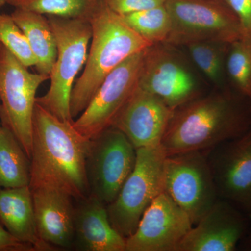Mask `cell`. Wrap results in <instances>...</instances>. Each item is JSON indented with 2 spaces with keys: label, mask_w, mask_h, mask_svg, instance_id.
<instances>
[{
  "label": "cell",
  "mask_w": 251,
  "mask_h": 251,
  "mask_svg": "<svg viewBox=\"0 0 251 251\" xmlns=\"http://www.w3.org/2000/svg\"><path fill=\"white\" fill-rule=\"evenodd\" d=\"M36 102L33 115L29 187L54 188L76 202L90 195L87 158L90 140Z\"/></svg>",
  "instance_id": "1"
},
{
  "label": "cell",
  "mask_w": 251,
  "mask_h": 251,
  "mask_svg": "<svg viewBox=\"0 0 251 251\" xmlns=\"http://www.w3.org/2000/svg\"><path fill=\"white\" fill-rule=\"evenodd\" d=\"M251 127V100L227 87L217 89L173 110L161 146L167 156L207 151Z\"/></svg>",
  "instance_id": "2"
},
{
  "label": "cell",
  "mask_w": 251,
  "mask_h": 251,
  "mask_svg": "<svg viewBox=\"0 0 251 251\" xmlns=\"http://www.w3.org/2000/svg\"><path fill=\"white\" fill-rule=\"evenodd\" d=\"M88 20L92 33L87 59L71 95L70 112L74 120L85 110L105 77L115 68L152 45L100 0Z\"/></svg>",
  "instance_id": "3"
},
{
  "label": "cell",
  "mask_w": 251,
  "mask_h": 251,
  "mask_svg": "<svg viewBox=\"0 0 251 251\" xmlns=\"http://www.w3.org/2000/svg\"><path fill=\"white\" fill-rule=\"evenodd\" d=\"M57 41V55L50 75V85L36 102L62 121L74 122L71 95L75 78L87 59L92 26L87 18L48 16Z\"/></svg>",
  "instance_id": "4"
},
{
  "label": "cell",
  "mask_w": 251,
  "mask_h": 251,
  "mask_svg": "<svg viewBox=\"0 0 251 251\" xmlns=\"http://www.w3.org/2000/svg\"><path fill=\"white\" fill-rule=\"evenodd\" d=\"M166 156L161 146L136 149L133 171L115 201L106 206L112 226L126 239L135 232L145 211L163 192Z\"/></svg>",
  "instance_id": "5"
},
{
  "label": "cell",
  "mask_w": 251,
  "mask_h": 251,
  "mask_svg": "<svg viewBox=\"0 0 251 251\" xmlns=\"http://www.w3.org/2000/svg\"><path fill=\"white\" fill-rule=\"evenodd\" d=\"M50 75L33 74L4 46L0 45V120L14 133L29 159L36 94Z\"/></svg>",
  "instance_id": "6"
},
{
  "label": "cell",
  "mask_w": 251,
  "mask_h": 251,
  "mask_svg": "<svg viewBox=\"0 0 251 251\" xmlns=\"http://www.w3.org/2000/svg\"><path fill=\"white\" fill-rule=\"evenodd\" d=\"M165 6L171 19V33L166 44H231L242 39L237 18L223 0H166Z\"/></svg>",
  "instance_id": "7"
},
{
  "label": "cell",
  "mask_w": 251,
  "mask_h": 251,
  "mask_svg": "<svg viewBox=\"0 0 251 251\" xmlns=\"http://www.w3.org/2000/svg\"><path fill=\"white\" fill-rule=\"evenodd\" d=\"M163 192L188 214L193 226L219 199L205 151L168 155Z\"/></svg>",
  "instance_id": "8"
},
{
  "label": "cell",
  "mask_w": 251,
  "mask_h": 251,
  "mask_svg": "<svg viewBox=\"0 0 251 251\" xmlns=\"http://www.w3.org/2000/svg\"><path fill=\"white\" fill-rule=\"evenodd\" d=\"M136 149L112 126L90 140L87 174L90 196L105 205L113 202L134 168Z\"/></svg>",
  "instance_id": "9"
},
{
  "label": "cell",
  "mask_w": 251,
  "mask_h": 251,
  "mask_svg": "<svg viewBox=\"0 0 251 251\" xmlns=\"http://www.w3.org/2000/svg\"><path fill=\"white\" fill-rule=\"evenodd\" d=\"M138 87L163 100L173 110L203 95L188 66L166 43L144 51Z\"/></svg>",
  "instance_id": "10"
},
{
  "label": "cell",
  "mask_w": 251,
  "mask_h": 251,
  "mask_svg": "<svg viewBox=\"0 0 251 251\" xmlns=\"http://www.w3.org/2000/svg\"><path fill=\"white\" fill-rule=\"evenodd\" d=\"M143 51L130 56L105 77L90 103L74 120L75 129L92 140L112 126L138 85Z\"/></svg>",
  "instance_id": "11"
},
{
  "label": "cell",
  "mask_w": 251,
  "mask_h": 251,
  "mask_svg": "<svg viewBox=\"0 0 251 251\" xmlns=\"http://www.w3.org/2000/svg\"><path fill=\"white\" fill-rule=\"evenodd\" d=\"M205 151L219 198L251 216V127Z\"/></svg>",
  "instance_id": "12"
},
{
  "label": "cell",
  "mask_w": 251,
  "mask_h": 251,
  "mask_svg": "<svg viewBox=\"0 0 251 251\" xmlns=\"http://www.w3.org/2000/svg\"><path fill=\"white\" fill-rule=\"evenodd\" d=\"M193 226L188 214L162 192L145 211L135 232L126 239V251H176Z\"/></svg>",
  "instance_id": "13"
},
{
  "label": "cell",
  "mask_w": 251,
  "mask_h": 251,
  "mask_svg": "<svg viewBox=\"0 0 251 251\" xmlns=\"http://www.w3.org/2000/svg\"><path fill=\"white\" fill-rule=\"evenodd\" d=\"M251 228L249 216L219 198L182 239L176 251H234Z\"/></svg>",
  "instance_id": "14"
},
{
  "label": "cell",
  "mask_w": 251,
  "mask_h": 251,
  "mask_svg": "<svg viewBox=\"0 0 251 251\" xmlns=\"http://www.w3.org/2000/svg\"><path fill=\"white\" fill-rule=\"evenodd\" d=\"M173 110L158 97L137 87L112 126L135 149L161 146Z\"/></svg>",
  "instance_id": "15"
},
{
  "label": "cell",
  "mask_w": 251,
  "mask_h": 251,
  "mask_svg": "<svg viewBox=\"0 0 251 251\" xmlns=\"http://www.w3.org/2000/svg\"><path fill=\"white\" fill-rule=\"evenodd\" d=\"M31 191L36 229L41 240L55 249L74 247V199L54 188L41 187Z\"/></svg>",
  "instance_id": "16"
},
{
  "label": "cell",
  "mask_w": 251,
  "mask_h": 251,
  "mask_svg": "<svg viewBox=\"0 0 251 251\" xmlns=\"http://www.w3.org/2000/svg\"><path fill=\"white\" fill-rule=\"evenodd\" d=\"M77 202L74 247L83 251H126V238L112 226L106 205L90 195Z\"/></svg>",
  "instance_id": "17"
},
{
  "label": "cell",
  "mask_w": 251,
  "mask_h": 251,
  "mask_svg": "<svg viewBox=\"0 0 251 251\" xmlns=\"http://www.w3.org/2000/svg\"><path fill=\"white\" fill-rule=\"evenodd\" d=\"M0 224L13 237L32 246L36 251L57 250L39 237L29 186L0 187Z\"/></svg>",
  "instance_id": "18"
},
{
  "label": "cell",
  "mask_w": 251,
  "mask_h": 251,
  "mask_svg": "<svg viewBox=\"0 0 251 251\" xmlns=\"http://www.w3.org/2000/svg\"><path fill=\"white\" fill-rule=\"evenodd\" d=\"M27 39L39 74L50 75L57 55V41L49 18L44 15L16 9L11 14Z\"/></svg>",
  "instance_id": "19"
},
{
  "label": "cell",
  "mask_w": 251,
  "mask_h": 251,
  "mask_svg": "<svg viewBox=\"0 0 251 251\" xmlns=\"http://www.w3.org/2000/svg\"><path fill=\"white\" fill-rule=\"evenodd\" d=\"M31 162L22 145L7 127L0 128V187L29 186Z\"/></svg>",
  "instance_id": "20"
},
{
  "label": "cell",
  "mask_w": 251,
  "mask_h": 251,
  "mask_svg": "<svg viewBox=\"0 0 251 251\" xmlns=\"http://www.w3.org/2000/svg\"><path fill=\"white\" fill-rule=\"evenodd\" d=\"M229 44L198 41L186 46L193 62L219 90L226 86V59Z\"/></svg>",
  "instance_id": "21"
},
{
  "label": "cell",
  "mask_w": 251,
  "mask_h": 251,
  "mask_svg": "<svg viewBox=\"0 0 251 251\" xmlns=\"http://www.w3.org/2000/svg\"><path fill=\"white\" fill-rule=\"evenodd\" d=\"M120 16L127 25L150 44H162L168 40L171 19L165 4Z\"/></svg>",
  "instance_id": "22"
},
{
  "label": "cell",
  "mask_w": 251,
  "mask_h": 251,
  "mask_svg": "<svg viewBox=\"0 0 251 251\" xmlns=\"http://www.w3.org/2000/svg\"><path fill=\"white\" fill-rule=\"evenodd\" d=\"M99 0H6L16 9L48 16L88 19Z\"/></svg>",
  "instance_id": "23"
},
{
  "label": "cell",
  "mask_w": 251,
  "mask_h": 251,
  "mask_svg": "<svg viewBox=\"0 0 251 251\" xmlns=\"http://www.w3.org/2000/svg\"><path fill=\"white\" fill-rule=\"evenodd\" d=\"M226 73L233 90L251 100V42L240 39L229 45Z\"/></svg>",
  "instance_id": "24"
},
{
  "label": "cell",
  "mask_w": 251,
  "mask_h": 251,
  "mask_svg": "<svg viewBox=\"0 0 251 251\" xmlns=\"http://www.w3.org/2000/svg\"><path fill=\"white\" fill-rule=\"evenodd\" d=\"M0 45L9 50L26 67H35L36 59L27 39L11 15L0 13Z\"/></svg>",
  "instance_id": "25"
},
{
  "label": "cell",
  "mask_w": 251,
  "mask_h": 251,
  "mask_svg": "<svg viewBox=\"0 0 251 251\" xmlns=\"http://www.w3.org/2000/svg\"><path fill=\"white\" fill-rule=\"evenodd\" d=\"M107 7L119 15L138 12L164 5L166 0H100Z\"/></svg>",
  "instance_id": "26"
},
{
  "label": "cell",
  "mask_w": 251,
  "mask_h": 251,
  "mask_svg": "<svg viewBox=\"0 0 251 251\" xmlns=\"http://www.w3.org/2000/svg\"><path fill=\"white\" fill-rule=\"evenodd\" d=\"M240 24L242 39L251 42V0H223Z\"/></svg>",
  "instance_id": "27"
},
{
  "label": "cell",
  "mask_w": 251,
  "mask_h": 251,
  "mask_svg": "<svg viewBox=\"0 0 251 251\" xmlns=\"http://www.w3.org/2000/svg\"><path fill=\"white\" fill-rule=\"evenodd\" d=\"M0 251H36L29 244L18 240L0 224Z\"/></svg>",
  "instance_id": "28"
},
{
  "label": "cell",
  "mask_w": 251,
  "mask_h": 251,
  "mask_svg": "<svg viewBox=\"0 0 251 251\" xmlns=\"http://www.w3.org/2000/svg\"><path fill=\"white\" fill-rule=\"evenodd\" d=\"M240 245H242V248L244 249V250L251 251V226L249 234H248L247 237L241 243Z\"/></svg>",
  "instance_id": "29"
},
{
  "label": "cell",
  "mask_w": 251,
  "mask_h": 251,
  "mask_svg": "<svg viewBox=\"0 0 251 251\" xmlns=\"http://www.w3.org/2000/svg\"><path fill=\"white\" fill-rule=\"evenodd\" d=\"M6 4V0H0V9Z\"/></svg>",
  "instance_id": "30"
},
{
  "label": "cell",
  "mask_w": 251,
  "mask_h": 251,
  "mask_svg": "<svg viewBox=\"0 0 251 251\" xmlns=\"http://www.w3.org/2000/svg\"><path fill=\"white\" fill-rule=\"evenodd\" d=\"M1 125H0V128H1Z\"/></svg>",
  "instance_id": "31"
}]
</instances>
